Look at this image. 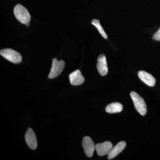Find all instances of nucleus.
<instances>
[{
    "mask_svg": "<svg viewBox=\"0 0 160 160\" xmlns=\"http://www.w3.org/2000/svg\"><path fill=\"white\" fill-rule=\"evenodd\" d=\"M138 76L141 81L147 86L153 87L155 85L156 79L152 75L145 71H139Z\"/></svg>",
    "mask_w": 160,
    "mask_h": 160,
    "instance_id": "9d476101",
    "label": "nucleus"
},
{
    "mask_svg": "<svg viewBox=\"0 0 160 160\" xmlns=\"http://www.w3.org/2000/svg\"><path fill=\"white\" fill-rule=\"evenodd\" d=\"M126 146V143L125 141H122L112 147L111 151L108 155V159L109 160L112 159L116 157L118 154L121 153L125 149Z\"/></svg>",
    "mask_w": 160,
    "mask_h": 160,
    "instance_id": "9b49d317",
    "label": "nucleus"
},
{
    "mask_svg": "<svg viewBox=\"0 0 160 160\" xmlns=\"http://www.w3.org/2000/svg\"><path fill=\"white\" fill-rule=\"evenodd\" d=\"M70 84L72 86H79L84 83L85 79L79 69L70 73L69 75Z\"/></svg>",
    "mask_w": 160,
    "mask_h": 160,
    "instance_id": "1a4fd4ad",
    "label": "nucleus"
},
{
    "mask_svg": "<svg viewBox=\"0 0 160 160\" xmlns=\"http://www.w3.org/2000/svg\"><path fill=\"white\" fill-rule=\"evenodd\" d=\"M29 23H27V24H26V26H27V27H28V26H29Z\"/></svg>",
    "mask_w": 160,
    "mask_h": 160,
    "instance_id": "2eb2a0df",
    "label": "nucleus"
},
{
    "mask_svg": "<svg viewBox=\"0 0 160 160\" xmlns=\"http://www.w3.org/2000/svg\"><path fill=\"white\" fill-rule=\"evenodd\" d=\"M25 137L26 144L29 148L32 150L36 149L38 146L37 139L32 129L31 128H28Z\"/></svg>",
    "mask_w": 160,
    "mask_h": 160,
    "instance_id": "423d86ee",
    "label": "nucleus"
},
{
    "mask_svg": "<svg viewBox=\"0 0 160 160\" xmlns=\"http://www.w3.org/2000/svg\"><path fill=\"white\" fill-rule=\"evenodd\" d=\"M130 95L137 111L142 116H145L147 112V107L143 98L134 91L131 92Z\"/></svg>",
    "mask_w": 160,
    "mask_h": 160,
    "instance_id": "f03ea898",
    "label": "nucleus"
},
{
    "mask_svg": "<svg viewBox=\"0 0 160 160\" xmlns=\"http://www.w3.org/2000/svg\"><path fill=\"white\" fill-rule=\"evenodd\" d=\"M152 39L153 40L160 41V28L159 29L152 37Z\"/></svg>",
    "mask_w": 160,
    "mask_h": 160,
    "instance_id": "4468645a",
    "label": "nucleus"
},
{
    "mask_svg": "<svg viewBox=\"0 0 160 160\" xmlns=\"http://www.w3.org/2000/svg\"><path fill=\"white\" fill-rule=\"evenodd\" d=\"M92 24L95 27H96L97 29H98V31L99 32L100 34L105 39H107L108 38V36L106 34V32L104 31L102 27L100 24L99 21L98 20L95 19H94L92 21Z\"/></svg>",
    "mask_w": 160,
    "mask_h": 160,
    "instance_id": "ddd939ff",
    "label": "nucleus"
},
{
    "mask_svg": "<svg viewBox=\"0 0 160 160\" xmlns=\"http://www.w3.org/2000/svg\"><path fill=\"white\" fill-rule=\"evenodd\" d=\"M13 12L16 18L22 24H26L31 20L29 11L21 4H18L15 6Z\"/></svg>",
    "mask_w": 160,
    "mask_h": 160,
    "instance_id": "f257e3e1",
    "label": "nucleus"
},
{
    "mask_svg": "<svg viewBox=\"0 0 160 160\" xmlns=\"http://www.w3.org/2000/svg\"><path fill=\"white\" fill-rule=\"evenodd\" d=\"M97 69L101 75L104 76L108 72V66L106 56L104 54H101L98 58Z\"/></svg>",
    "mask_w": 160,
    "mask_h": 160,
    "instance_id": "6e6552de",
    "label": "nucleus"
},
{
    "mask_svg": "<svg viewBox=\"0 0 160 160\" xmlns=\"http://www.w3.org/2000/svg\"><path fill=\"white\" fill-rule=\"evenodd\" d=\"M123 106L121 103L113 102L109 104L106 106V112L110 113H118L121 112L123 109Z\"/></svg>",
    "mask_w": 160,
    "mask_h": 160,
    "instance_id": "f8f14e48",
    "label": "nucleus"
},
{
    "mask_svg": "<svg viewBox=\"0 0 160 160\" xmlns=\"http://www.w3.org/2000/svg\"><path fill=\"white\" fill-rule=\"evenodd\" d=\"M65 66V62L62 60L58 61L56 58L52 59V66L50 73L48 75V78L52 79L57 77L61 73Z\"/></svg>",
    "mask_w": 160,
    "mask_h": 160,
    "instance_id": "20e7f679",
    "label": "nucleus"
},
{
    "mask_svg": "<svg viewBox=\"0 0 160 160\" xmlns=\"http://www.w3.org/2000/svg\"><path fill=\"white\" fill-rule=\"evenodd\" d=\"M0 54L6 59L14 64L21 63L22 60L21 55L18 52L11 49H2Z\"/></svg>",
    "mask_w": 160,
    "mask_h": 160,
    "instance_id": "7ed1b4c3",
    "label": "nucleus"
},
{
    "mask_svg": "<svg viewBox=\"0 0 160 160\" xmlns=\"http://www.w3.org/2000/svg\"><path fill=\"white\" fill-rule=\"evenodd\" d=\"M82 144L86 155L88 157H92L96 150V145L91 138L88 136L85 137L83 138Z\"/></svg>",
    "mask_w": 160,
    "mask_h": 160,
    "instance_id": "39448f33",
    "label": "nucleus"
},
{
    "mask_svg": "<svg viewBox=\"0 0 160 160\" xmlns=\"http://www.w3.org/2000/svg\"><path fill=\"white\" fill-rule=\"evenodd\" d=\"M112 148V143L109 141L98 143L96 145V150L100 156H103L109 154Z\"/></svg>",
    "mask_w": 160,
    "mask_h": 160,
    "instance_id": "0eeeda50",
    "label": "nucleus"
}]
</instances>
